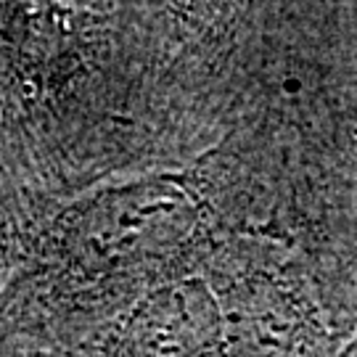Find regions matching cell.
Instances as JSON below:
<instances>
[{
    "label": "cell",
    "mask_w": 357,
    "mask_h": 357,
    "mask_svg": "<svg viewBox=\"0 0 357 357\" xmlns=\"http://www.w3.org/2000/svg\"><path fill=\"white\" fill-rule=\"evenodd\" d=\"M196 225V196L178 180L151 178L79 206L66 225L64 243L77 268L114 273L180 246Z\"/></svg>",
    "instance_id": "obj_1"
},
{
    "label": "cell",
    "mask_w": 357,
    "mask_h": 357,
    "mask_svg": "<svg viewBox=\"0 0 357 357\" xmlns=\"http://www.w3.org/2000/svg\"><path fill=\"white\" fill-rule=\"evenodd\" d=\"M222 344V305L196 278L149 294L125 326L130 357H202Z\"/></svg>",
    "instance_id": "obj_2"
},
{
    "label": "cell",
    "mask_w": 357,
    "mask_h": 357,
    "mask_svg": "<svg viewBox=\"0 0 357 357\" xmlns=\"http://www.w3.org/2000/svg\"><path fill=\"white\" fill-rule=\"evenodd\" d=\"M305 328L302 302L278 283H243L222 307V347L230 357H291Z\"/></svg>",
    "instance_id": "obj_3"
}]
</instances>
